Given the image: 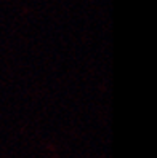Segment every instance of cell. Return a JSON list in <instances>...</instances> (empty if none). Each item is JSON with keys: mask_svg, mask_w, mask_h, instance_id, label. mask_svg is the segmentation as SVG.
Masks as SVG:
<instances>
[]
</instances>
